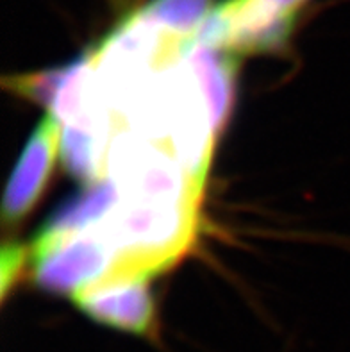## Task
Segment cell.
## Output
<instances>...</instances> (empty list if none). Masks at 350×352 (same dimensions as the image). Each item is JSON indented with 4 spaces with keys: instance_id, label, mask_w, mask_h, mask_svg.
Listing matches in <instances>:
<instances>
[{
    "instance_id": "1",
    "label": "cell",
    "mask_w": 350,
    "mask_h": 352,
    "mask_svg": "<svg viewBox=\"0 0 350 352\" xmlns=\"http://www.w3.org/2000/svg\"><path fill=\"white\" fill-rule=\"evenodd\" d=\"M295 16L277 0H226L204 18L195 40L234 56L274 50L288 40Z\"/></svg>"
},
{
    "instance_id": "2",
    "label": "cell",
    "mask_w": 350,
    "mask_h": 352,
    "mask_svg": "<svg viewBox=\"0 0 350 352\" xmlns=\"http://www.w3.org/2000/svg\"><path fill=\"white\" fill-rule=\"evenodd\" d=\"M109 166L115 186L133 197L131 201L191 206L199 197L200 186L188 181L200 183L182 168L175 156L146 143L120 138L113 145Z\"/></svg>"
},
{
    "instance_id": "3",
    "label": "cell",
    "mask_w": 350,
    "mask_h": 352,
    "mask_svg": "<svg viewBox=\"0 0 350 352\" xmlns=\"http://www.w3.org/2000/svg\"><path fill=\"white\" fill-rule=\"evenodd\" d=\"M109 249L94 228L74 234H40L32 247L36 279L47 290L76 294L97 283L102 272H109Z\"/></svg>"
},
{
    "instance_id": "4",
    "label": "cell",
    "mask_w": 350,
    "mask_h": 352,
    "mask_svg": "<svg viewBox=\"0 0 350 352\" xmlns=\"http://www.w3.org/2000/svg\"><path fill=\"white\" fill-rule=\"evenodd\" d=\"M74 300L89 318L136 336H155V304L145 279H115L86 286Z\"/></svg>"
},
{
    "instance_id": "5",
    "label": "cell",
    "mask_w": 350,
    "mask_h": 352,
    "mask_svg": "<svg viewBox=\"0 0 350 352\" xmlns=\"http://www.w3.org/2000/svg\"><path fill=\"white\" fill-rule=\"evenodd\" d=\"M61 136L63 125L54 115L38 124L8 183L2 206L6 223L20 222L34 208L61 148Z\"/></svg>"
},
{
    "instance_id": "6",
    "label": "cell",
    "mask_w": 350,
    "mask_h": 352,
    "mask_svg": "<svg viewBox=\"0 0 350 352\" xmlns=\"http://www.w3.org/2000/svg\"><path fill=\"white\" fill-rule=\"evenodd\" d=\"M188 65L202 85V94L208 102L215 133L223 127L227 113L231 109L232 88H234V54L215 49L197 40H188L184 45Z\"/></svg>"
},
{
    "instance_id": "7",
    "label": "cell",
    "mask_w": 350,
    "mask_h": 352,
    "mask_svg": "<svg viewBox=\"0 0 350 352\" xmlns=\"http://www.w3.org/2000/svg\"><path fill=\"white\" fill-rule=\"evenodd\" d=\"M115 183H98L91 190L80 195L77 201L68 202L59 213H56L49 223L41 229L40 234L56 236V234H74L86 231V226L97 222L102 214L111 211L115 204Z\"/></svg>"
},
{
    "instance_id": "8",
    "label": "cell",
    "mask_w": 350,
    "mask_h": 352,
    "mask_svg": "<svg viewBox=\"0 0 350 352\" xmlns=\"http://www.w3.org/2000/svg\"><path fill=\"white\" fill-rule=\"evenodd\" d=\"M27 258H29V249L18 245V243L6 245L2 250V295L4 297L9 286L13 285L18 276L22 274Z\"/></svg>"
}]
</instances>
